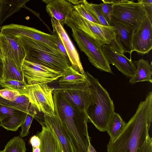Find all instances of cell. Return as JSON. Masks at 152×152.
<instances>
[{"instance_id":"cell-9","label":"cell","mask_w":152,"mask_h":152,"mask_svg":"<svg viewBox=\"0 0 152 152\" xmlns=\"http://www.w3.org/2000/svg\"><path fill=\"white\" fill-rule=\"evenodd\" d=\"M22 69L24 80L28 85L51 83L60 78L63 73L24 59Z\"/></svg>"},{"instance_id":"cell-34","label":"cell","mask_w":152,"mask_h":152,"mask_svg":"<svg viewBox=\"0 0 152 152\" xmlns=\"http://www.w3.org/2000/svg\"><path fill=\"white\" fill-rule=\"evenodd\" d=\"M143 4L145 9L146 16L150 21H152V0H140Z\"/></svg>"},{"instance_id":"cell-44","label":"cell","mask_w":152,"mask_h":152,"mask_svg":"<svg viewBox=\"0 0 152 152\" xmlns=\"http://www.w3.org/2000/svg\"><path fill=\"white\" fill-rule=\"evenodd\" d=\"M1 80V79H0V80Z\"/></svg>"},{"instance_id":"cell-17","label":"cell","mask_w":152,"mask_h":152,"mask_svg":"<svg viewBox=\"0 0 152 152\" xmlns=\"http://www.w3.org/2000/svg\"><path fill=\"white\" fill-rule=\"evenodd\" d=\"M27 113L18 109L0 104L1 126L16 131L24 121Z\"/></svg>"},{"instance_id":"cell-29","label":"cell","mask_w":152,"mask_h":152,"mask_svg":"<svg viewBox=\"0 0 152 152\" xmlns=\"http://www.w3.org/2000/svg\"><path fill=\"white\" fill-rule=\"evenodd\" d=\"M25 143L20 136L11 139L5 146L2 152H26Z\"/></svg>"},{"instance_id":"cell-15","label":"cell","mask_w":152,"mask_h":152,"mask_svg":"<svg viewBox=\"0 0 152 152\" xmlns=\"http://www.w3.org/2000/svg\"><path fill=\"white\" fill-rule=\"evenodd\" d=\"M51 20L53 31L58 35L61 39L66 51L71 66L75 70L85 75V72L78 52L63 27L54 18H51Z\"/></svg>"},{"instance_id":"cell-7","label":"cell","mask_w":152,"mask_h":152,"mask_svg":"<svg viewBox=\"0 0 152 152\" xmlns=\"http://www.w3.org/2000/svg\"><path fill=\"white\" fill-rule=\"evenodd\" d=\"M112 18L133 29L141 23L146 15L140 0H113Z\"/></svg>"},{"instance_id":"cell-21","label":"cell","mask_w":152,"mask_h":152,"mask_svg":"<svg viewBox=\"0 0 152 152\" xmlns=\"http://www.w3.org/2000/svg\"><path fill=\"white\" fill-rule=\"evenodd\" d=\"M133 63L136 69L133 76L130 78L129 83L132 84L144 81L152 83V67L148 61L143 58L134 61Z\"/></svg>"},{"instance_id":"cell-5","label":"cell","mask_w":152,"mask_h":152,"mask_svg":"<svg viewBox=\"0 0 152 152\" xmlns=\"http://www.w3.org/2000/svg\"><path fill=\"white\" fill-rule=\"evenodd\" d=\"M65 24L71 29H79L84 32L101 46L110 44L115 37L113 27L104 26L90 21L75 10L66 18Z\"/></svg>"},{"instance_id":"cell-20","label":"cell","mask_w":152,"mask_h":152,"mask_svg":"<svg viewBox=\"0 0 152 152\" xmlns=\"http://www.w3.org/2000/svg\"><path fill=\"white\" fill-rule=\"evenodd\" d=\"M74 5L67 0H51L46 6L47 12L63 27L67 18L74 10Z\"/></svg>"},{"instance_id":"cell-38","label":"cell","mask_w":152,"mask_h":152,"mask_svg":"<svg viewBox=\"0 0 152 152\" xmlns=\"http://www.w3.org/2000/svg\"><path fill=\"white\" fill-rule=\"evenodd\" d=\"M88 151L89 152H97L92 145L91 142H90L89 143Z\"/></svg>"},{"instance_id":"cell-27","label":"cell","mask_w":152,"mask_h":152,"mask_svg":"<svg viewBox=\"0 0 152 152\" xmlns=\"http://www.w3.org/2000/svg\"><path fill=\"white\" fill-rule=\"evenodd\" d=\"M0 86L4 88L17 91L21 95L28 96V85L25 80L1 79L0 80Z\"/></svg>"},{"instance_id":"cell-37","label":"cell","mask_w":152,"mask_h":152,"mask_svg":"<svg viewBox=\"0 0 152 152\" xmlns=\"http://www.w3.org/2000/svg\"><path fill=\"white\" fill-rule=\"evenodd\" d=\"M3 75V64L2 60L0 59V79H2Z\"/></svg>"},{"instance_id":"cell-28","label":"cell","mask_w":152,"mask_h":152,"mask_svg":"<svg viewBox=\"0 0 152 152\" xmlns=\"http://www.w3.org/2000/svg\"><path fill=\"white\" fill-rule=\"evenodd\" d=\"M82 3L100 24L104 26H110L102 12L101 7L102 3L100 4H94L90 3L86 0H82Z\"/></svg>"},{"instance_id":"cell-13","label":"cell","mask_w":152,"mask_h":152,"mask_svg":"<svg viewBox=\"0 0 152 152\" xmlns=\"http://www.w3.org/2000/svg\"><path fill=\"white\" fill-rule=\"evenodd\" d=\"M0 48L2 57L9 58L22 69V65L25 54L17 36L0 32Z\"/></svg>"},{"instance_id":"cell-36","label":"cell","mask_w":152,"mask_h":152,"mask_svg":"<svg viewBox=\"0 0 152 152\" xmlns=\"http://www.w3.org/2000/svg\"><path fill=\"white\" fill-rule=\"evenodd\" d=\"M68 1L74 5H79L82 2V0H67Z\"/></svg>"},{"instance_id":"cell-40","label":"cell","mask_w":152,"mask_h":152,"mask_svg":"<svg viewBox=\"0 0 152 152\" xmlns=\"http://www.w3.org/2000/svg\"><path fill=\"white\" fill-rule=\"evenodd\" d=\"M3 58L2 56L1 53V50L0 48V59L2 60Z\"/></svg>"},{"instance_id":"cell-42","label":"cell","mask_w":152,"mask_h":152,"mask_svg":"<svg viewBox=\"0 0 152 152\" xmlns=\"http://www.w3.org/2000/svg\"><path fill=\"white\" fill-rule=\"evenodd\" d=\"M1 27L0 26V30L1 31Z\"/></svg>"},{"instance_id":"cell-26","label":"cell","mask_w":152,"mask_h":152,"mask_svg":"<svg viewBox=\"0 0 152 152\" xmlns=\"http://www.w3.org/2000/svg\"><path fill=\"white\" fill-rule=\"evenodd\" d=\"M58 81L59 85H64L79 83L86 80L85 75H83L75 70L71 66L62 74Z\"/></svg>"},{"instance_id":"cell-39","label":"cell","mask_w":152,"mask_h":152,"mask_svg":"<svg viewBox=\"0 0 152 152\" xmlns=\"http://www.w3.org/2000/svg\"><path fill=\"white\" fill-rule=\"evenodd\" d=\"M51 0H42V1L43 2H44L45 3L47 4H48L51 1Z\"/></svg>"},{"instance_id":"cell-30","label":"cell","mask_w":152,"mask_h":152,"mask_svg":"<svg viewBox=\"0 0 152 152\" xmlns=\"http://www.w3.org/2000/svg\"><path fill=\"white\" fill-rule=\"evenodd\" d=\"M101 7L103 14L110 25L113 14V0H102Z\"/></svg>"},{"instance_id":"cell-33","label":"cell","mask_w":152,"mask_h":152,"mask_svg":"<svg viewBox=\"0 0 152 152\" xmlns=\"http://www.w3.org/2000/svg\"><path fill=\"white\" fill-rule=\"evenodd\" d=\"M21 95L18 91L4 88L0 89V96L4 99L10 101H14Z\"/></svg>"},{"instance_id":"cell-43","label":"cell","mask_w":152,"mask_h":152,"mask_svg":"<svg viewBox=\"0 0 152 152\" xmlns=\"http://www.w3.org/2000/svg\"><path fill=\"white\" fill-rule=\"evenodd\" d=\"M0 152H2L1 151H0Z\"/></svg>"},{"instance_id":"cell-8","label":"cell","mask_w":152,"mask_h":152,"mask_svg":"<svg viewBox=\"0 0 152 152\" xmlns=\"http://www.w3.org/2000/svg\"><path fill=\"white\" fill-rule=\"evenodd\" d=\"M54 90L46 83L28 85V96L37 110L45 115H55L53 98Z\"/></svg>"},{"instance_id":"cell-14","label":"cell","mask_w":152,"mask_h":152,"mask_svg":"<svg viewBox=\"0 0 152 152\" xmlns=\"http://www.w3.org/2000/svg\"><path fill=\"white\" fill-rule=\"evenodd\" d=\"M102 51L109 64H111L127 77L134 75L136 67L131 58L129 59L124 53L110 45L102 46Z\"/></svg>"},{"instance_id":"cell-18","label":"cell","mask_w":152,"mask_h":152,"mask_svg":"<svg viewBox=\"0 0 152 152\" xmlns=\"http://www.w3.org/2000/svg\"><path fill=\"white\" fill-rule=\"evenodd\" d=\"M39 123L42 130L36 135L41 141L40 152H64L60 142L49 126L44 121Z\"/></svg>"},{"instance_id":"cell-4","label":"cell","mask_w":152,"mask_h":152,"mask_svg":"<svg viewBox=\"0 0 152 152\" xmlns=\"http://www.w3.org/2000/svg\"><path fill=\"white\" fill-rule=\"evenodd\" d=\"M16 36L24 50V60L62 73L71 66L69 59L59 50L26 36Z\"/></svg>"},{"instance_id":"cell-24","label":"cell","mask_w":152,"mask_h":152,"mask_svg":"<svg viewBox=\"0 0 152 152\" xmlns=\"http://www.w3.org/2000/svg\"><path fill=\"white\" fill-rule=\"evenodd\" d=\"M3 75L2 79H10L19 81L24 80L22 70L8 58L3 57Z\"/></svg>"},{"instance_id":"cell-23","label":"cell","mask_w":152,"mask_h":152,"mask_svg":"<svg viewBox=\"0 0 152 152\" xmlns=\"http://www.w3.org/2000/svg\"><path fill=\"white\" fill-rule=\"evenodd\" d=\"M0 104L16 109L27 113L33 112L36 109L28 96L24 95H20L14 101L7 100L0 96Z\"/></svg>"},{"instance_id":"cell-25","label":"cell","mask_w":152,"mask_h":152,"mask_svg":"<svg viewBox=\"0 0 152 152\" xmlns=\"http://www.w3.org/2000/svg\"><path fill=\"white\" fill-rule=\"evenodd\" d=\"M126 123L120 115L115 112L112 115L107 129L106 131L110 137V140L113 141L121 134Z\"/></svg>"},{"instance_id":"cell-1","label":"cell","mask_w":152,"mask_h":152,"mask_svg":"<svg viewBox=\"0 0 152 152\" xmlns=\"http://www.w3.org/2000/svg\"><path fill=\"white\" fill-rule=\"evenodd\" d=\"M152 121V99L141 101L121 134L109 140L107 152H152L150 131Z\"/></svg>"},{"instance_id":"cell-3","label":"cell","mask_w":152,"mask_h":152,"mask_svg":"<svg viewBox=\"0 0 152 152\" xmlns=\"http://www.w3.org/2000/svg\"><path fill=\"white\" fill-rule=\"evenodd\" d=\"M85 74L91 91L90 103L85 111L88 121L99 131H106L115 106L107 91L97 79L87 71Z\"/></svg>"},{"instance_id":"cell-6","label":"cell","mask_w":152,"mask_h":152,"mask_svg":"<svg viewBox=\"0 0 152 152\" xmlns=\"http://www.w3.org/2000/svg\"><path fill=\"white\" fill-rule=\"evenodd\" d=\"M72 30V35L80 50L87 56L91 64L101 71L113 74L102 46L83 31L74 29Z\"/></svg>"},{"instance_id":"cell-16","label":"cell","mask_w":152,"mask_h":152,"mask_svg":"<svg viewBox=\"0 0 152 152\" xmlns=\"http://www.w3.org/2000/svg\"><path fill=\"white\" fill-rule=\"evenodd\" d=\"M110 26L114 27L115 37L109 45L122 53H128L131 56V36L133 29L112 18Z\"/></svg>"},{"instance_id":"cell-22","label":"cell","mask_w":152,"mask_h":152,"mask_svg":"<svg viewBox=\"0 0 152 152\" xmlns=\"http://www.w3.org/2000/svg\"><path fill=\"white\" fill-rule=\"evenodd\" d=\"M28 0H0V26L15 13L19 12Z\"/></svg>"},{"instance_id":"cell-10","label":"cell","mask_w":152,"mask_h":152,"mask_svg":"<svg viewBox=\"0 0 152 152\" xmlns=\"http://www.w3.org/2000/svg\"><path fill=\"white\" fill-rule=\"evenodd\" d=\"M55 89L80 108L86 110L91 101V93L88 80L71 85H59Z\"/></svg>"},{"instance_id":"cell-32","label":"cell","mask_w":152,"mask_h":152,"mask_svg":"<svg viewBox=\"0 0 152 152\" xmlns=\"http://www.w3.org/2000/svg\"><path fill=\"white\" fill-rule=\"evenodd\" d=\"M36 115L35 114L28 113H27L25 120L21 126V131L20 136L22 137L26 136L29 133V129L32 121Z\"/></svg>"},{"instance_id":"cell-31","label":"cell","mask_w":152,"mask_h":152,"mask_svg":"<svg viewBox=\"0 0 152 152\" xmlns=\"http://www.w3.org/2000/svg\"><path fill=\"white\" fill-rule=\"evenodd\" d=\"M73 7L74 10L83 18L90 21L99 24L82 2L79 5L74 6Z\"/></svg>"},{"instance_id":"cell-35","label":"cell","mask_w":152,"mask_h":152,"mask_svg":"<svg viewBox=\"0 0 152 152\" xmlns=\"http://www.w3.org/2000/svg\"><path fill=\"white\" fill-rule=\"evenodd\" d=\"M29 142L32 146V149L40 147V140L37 135H34L32 136L29 140Z\"/></svg>"},{"instance_id":"cell-11","label":"cell","mask_w":152,"mask_h":152,"mask_svg":"<svg viewBox=\"0 0 152 152\" xmlns=\"http://www.w3.org/2000/svg\"><path fill=\"white\" fill-rule=\"evenodd\" d=\"M132 52L144 55L152 49V22L146 15L132 31L131 36Z\"/></svg>"},{"instance_id":"cell-19","label":"cell","mask_w":152,"mask_h":152,"mask_svg":"<svg viewBox=\"0 0 152 152\" xmlns=\"http://www.w3.org/2000/svg\"><path fill=\"white\" fill-rule=\"evenodd\" d=\"M44 121L50 127L60 142L64 152H74L67 133L59 118L56 115L44 114Z\"/></svg>"},{"instance_id":"cell-41","label":"cell","mask_w":152,"mask_h":152,"mask_svg":"<svg viewBox=\"0 0 152 152\" xmlns=\"http://www.w3.org/2000/svg\"><path fill=\"white\" fill-rule=\"evenodd\" d=\"M0 126H1V121L0 119Z\"/></svg>"},{"instance_id":"cell-2","label":"cell","mask_w":152,"mask_h":152,"mask_svg":"<svg viewBox=\"0 0 152 152\" xmlns=\"http://www.w3.org/2000/svg\"><path fill=\"white\" fill-rule=\"evenodd\" d=\"M53 98L55 114L69 136L74 152H89L91 137L85 111L70 102L57 90L54 89Z\"/></svg>"},{"instance_id":"cell-12","label":"cell","mask_w":152,"mask_h":152,"mask_svg":"<svg viewBox=\"0 0 152 152\" xmlns=\"http://www.w3.org/2000/svg\"><path fill=\"white\" fill-rule=\"evenodd\" d=\"M1 32L15 36H26L45 43L56 49L59 50L57 44L56 39L54 35L45 33L33 28L12 23L2 26Z\"/></svg>"}]
</instances>
